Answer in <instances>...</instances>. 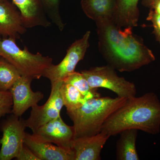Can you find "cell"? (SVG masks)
<instances>
[{
	"instance_id": "obj_2",
	"label": "cell",
	"mask_w": 160,
	"mask_h": 160,
	"mask_svg": "<svg viewBox=\"0 0 160 160\" xmlns=\"http://www.w3.org/2000/svg\"><path fill=\"white\" fill-rule=\"evenodd\" d=\"M134 129L149 134L160 132V101L154 92L129 98L103 124L101 131L109 136Z\"/></svg>"
},
{
	"instance_id": "obj_12",
	"label": "cell",
	"mask_w": 160,
	"mask_h": 160,
	"mask_svg": "<svg viewBox=\"0 0 160 160\" xmlns=\"http://www.w3.org/2000/svg\"><path fill=\"white\" fill-rule=\"evenodd\" d=\"M110 137L101 132L95 135L74 139L72 149L75 160H101V152Z\"/></svg>"
},
{
	"instance_id": "obj_1",
	"label": "cell",
	"mask_w": 160,
	"mask_h": 160,
	"mask_svg": "<svg viewBox=\"0 0 160 160\" xmlns=\"http://www.w3.org/2000/svg\"><path fill=\"white\" fill-rule=\"evenodd\" d=\"M101 54L118 71L131 72L149 65L155 60L153 52L136 36L132 28L122 29L113 18L95 22Z\"/></svg>"
},
{
	"instance_id": "obj_8",
	"label": "cell",
	"mask_w": 160,
	"mask_h": 160,
	"mask_svg": "<svg viewBox=\"0 0 160 160\" xmlns=\"http://www.w3.org/2000/svg\"><path fill=\"white\" fill-rule=\"evenodd\" d=\"M62 82L52 84L51 92L47 102L42 106L37 105L32 107L29 118L24 120L26 128L31 129L32 132L61 116V110L64 106L61 92Z\"/></svg>"
},
{
	"instance_id": "obj_4",
	"label": "cell",
	"mask_w": 160,
	"mask_h": 160,
	"mask_svg": "<svg viewBox=\"0 0 160 160\" xmlns=\"http://www.w3.org/2000/svg\"><path fill=\"white\" fill-rule=\"evenodd\" d=\"M12 38H0V57L2 58L18 69L20 74L39 79L52 64V58L40 52L31 53L26 47L20 49Z\"/></svg>"
},
{
	"instance_id": "obj_6",
	"label": "cell",
	"mask_w": 160,
	"mask_h": 160,
	"mask_svg": "<svg viewBox=\"0 0 160 160\" xmlns=\"http://www.w3.org/2000/svg\"><path fill=\"white\" fill-rule=\"evenodd\" d=\"M90 34V31L86 32L82 37L72 43L61 62L56 65L52 64L44 72L43 77L48 78L52 84L63 82L74 72L78 63L83 59L89 48Z\"/></svg>"
},
{
	"instance_id": "obj_20",
	"label": "cell",
	"mask_w": 160,
	"mask_h": 160,
	"mask_svg": "<svg viewBox=\"0 0 160 160\" xmlns=\"http://www.w3.org/2000/svg\"><path fill=\"white\" fill-rule=\"evenodd\" d=\"M63 82L74 86L86 100L101 97V95L98 92V89L92 88L81 72L74 71L69 74Z\"/></svg>"
},
{
	"instance_id": "obj_15",
	"label": "cell",
	"mask_w": 160,
	"mask_h": 160,
	"mask_svg": "<svg viewBox=\"0 0 160 160\" xmlns=\"http://www.w3.org/2000/svg\"><path fill=\"white\" fill-rule=\"evenodd\" d=\"M140 0H116L113 20L122 29L138 26L139 17L138 4Z\"/></svg>"
},
{
	"instance_id": "obj_14",
	"label": "cell",
	"mask_w": 160,
	"mask_h": 160,
	"mask_svg": "<svg viewBox=\"0 0 160 160\" xmlns=\"http://www.w3.org/2000/svg\"><path fill=\"white\" fill-rule=\"evenodd\" d=\"M21 12L23 24L27 28L49 27V21L44 11L42 0H12Z\"/></svg>"
},
{
	"instance_id": "obj_18",
	"label": "cell",
	"mask_w": 160,
	"mask_h": 160,
	"mask_svg": "<svg viewBox=\"0 0 160 160\" xmlns=\"http://www.w3.org/2000/svg\"><path fill=\"white\" fill-rule=\"evenodd\" d=\"M61 92L67 112L78 109L87 101L74 86L63 82L61 87Z\"/></svg>"
},
{
	"instance_id": "obj_9",
	"label": "cell",
	"mask_w": 160,
	"mask_h": 160,
	"mask_svg": "<svg viewBox=\"0 0 160 160\" xmlns=\"http://www.w3.org/2000/svg\"><path fill=\"white\" fill-rule=\"evenodd\" d=\"M32 136L41 142L55 144L65 149H72L74 140L73 126H68L61 116L41 126Z\"/></svg>"
},
{
	"instance_id": "obj_7",
	"label": "cell",
	"mask_w": 160,
	"mask_h": 160,
	"mask_svg": "<svg viewBox=\"0 0 160 160\" xmlns=\"http://www.w3.org/2000/svg\"><path fill=\"white\" fill-rule=\"evenodd\" d=\"M12 114L0 126L2 136L0 139V160L16 158L24 145L26 128L24 120Z\"/></svg>"
},
{
	"instance_id": "obj_10",
	"label": "cell",
	"mask_w": 160,
	"mask_h": 160,
	"mask_svg": "<svg viewBox=\"0 0 160 160\" xmlns=\"http://www.w3.org/2000/svg\"><path fill=\"white\" fill-rule=\"evenodd\" d=\"M33 79L22 76L9 91L12 100V113L20 117L28 109L38 105L43 99L44 94L41 92H33L31 88Z\"/></svg>"
},
{
	"instance_id": "obj_17",
	"label": "cell",
	"mask_w": 160,
	"mask_h": 160,
	"mask_svg": "<svg viewBox=\"0 0 160 160\" xmlns=\"http://www.w3.org/2000/svg\"><path fill=\"white\" fill-rule=\"evenodd\" d=\"M138 131L129 129L120 132L117 143V160H140L136 146Z\"/></svg>"
},
{
	"instance_id": "obj_3",
	"label": "cell",
	"mask_w": 160,
	"mask_h": 160,
	"mask_svg": "<svg viewBox=\"0 0 160 160\" xmlns=\"http://www.w3.org/2000/svg\"><path fill=\"white\" fill-rule=\"evenodd\" d=\"M127 99L118 97L93 98L86 101L78 109L67 112L73 122L75 139L92 136L101 132L107 119Z\"/></svg>"
},
{
	"instance_id": "obj_13",
	"label": "cell",
	"mask_w": 160,
	"mask_h": 160,
	"mask_svg": "<svg viewBox=\"0 0 160 160\" xmlns=\"http://www.w3.org/2000/svg\"><path fill=\"white\" fill-rule=\"evenodd\" d=\"M24 144L40 160H75L72 149H65L52 143L41 142L26 132Z\"/></svg>"
},
{
	"instance_id": "obj_21",
	"label": "cell",
	"mask_w": 160,
	"mask_h": 160,
	"mask_svg": "<svg viewBox=\"0 0 160 160\" xmlns=\"http://www.w3.org/2000/svg\"><path fill=\"white\" fill-rule=\"evenodd\" d=\"M42 2L47 18L60 31H62L65 25L60 14V0H42Z\"/></svg>"
},
{
	"instance_id": "obj_24",
	"label": "cell",
	"mask_w": 160,
	"mask_h": 160,
	"mask_svg": "<svg viewBox=\"0 0 160 160\" xmlns=\"http://www.w3.org/2000/svg\"><path fill=\"white\" fill-rule=\"evenodd\" d=\"M16 159L18 160H40L29 147L24 144Z\"/></svg>"
},
{
	"instance_id": "obj_5",
	"label": "cell",
	"mask_w": 160,
	"mask_h": 160,
	"mask_svg": "<svg viewBox=\"0 0 160 160\" xmlns=\"http://www.w3.org/2000/svg\"><path fill=\"white\" fill-rule=\"evenodd\" d=\"M81 72L92 88L109 89L120 98H129L136 96L137 89L134 83L120 77L115 69L109 65L93 67Z\"/></svg>"
},
{
	"instance_id": "obj_22",
	"label": "cell",
	"mask_w": 160,
	"mask_h": 160,
	"mask_svg": "<svg viewBox=\"0 0 160 160\" xmlns=\"http://www.w3.org/2000/svg\"><path fill=\"white\" fill-rule=\"evenodd\" d=\"M12 104L10 92L0 90V119L12 112Z\"/></svg>"
},
{
	"instance_id": "obj_25",
	"label": "cell",
	"mask_w": 160,
	"mask_h": 160,
	"mask_svg": "<svg viewBox=\"0 0 160 160\" xmlns=\"http://www.w3.org/2000/svg\"><path fill=\"white\" fill-rule=\"evenodd\" d=\"M8 1V0H0V2H4V1Z\"/></svg>"
},
{
	"instance_id": "obj_16",
	"label": "cell",
	"mask_w": 160,
	"mask_h": 160,
	"mask_svg": "<svg viewBox=\"0 0 160 160\" xmlns=\"http://www.w3.org/2000/svg\"><path fill=\"white\" fill-rule=\"evenodd\" d=\"M81 6L85 14L95 22L113 19L116 0H82Z\"/></svg>"
},
{
	"instance_id": "obj_11",
	"label": "cell",
	"mask_w": 160,
	"mask_h": 160,
	"mask_svg": "<svg viewBox=\"0 0 160 160\" xmlns=\"http://www.w3.org/2000/svg\"><path fill=\"white\" fill-rule=\"evenodd\" d=\"M26 31L17 7L9 0L0 2V36L17 39Z\"/></svg>"
},
{
	"instance_id": "obj_19",
	"label": "cell",
	"mask_w": 160,
	"mask_h": 160,
	"mask_svg": "<svg viewBox=\"0 0 160 160\" xmlns=\"http://www.w3.org/2000/svg\"><path fill=\"white\" fill-rule=\"evenodd\" d=\"M21 76L13 65L0 57V90L9 91Z\"/></svg>"
},
{
	"instance_id": "obj_23",
	"label": "cell",
	"mask_w": 160,
	"mask_h": 160,
	"mask_svg": "<svg viewBox=\"0 0 160 160\" xmlns=\"http://www.w3.org/2000/svg\"><path fill=\"white\" fill-rule=\"evenodd\" d=\"M147 21L151 22L153 27L152 33L154 34L156 40L160 44V14L155 12L152 9H149Z\"/></svg>"
}]
</instances>
